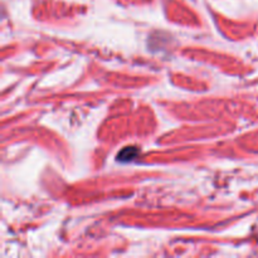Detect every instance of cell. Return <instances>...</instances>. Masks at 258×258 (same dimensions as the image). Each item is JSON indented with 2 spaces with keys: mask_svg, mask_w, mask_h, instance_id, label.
<instances>
[{
  "mask_svg": "<svg viewBox=\"0 0 258 258\" xmlns=\"http://www.w3.org/2000/svg\"><path fill=\"white\" fill-rule=\"evenodd\" d=\"M138 149L134 148V146H127L117 154V160L122 161V163H128V161H133L138 156Z\"/></svg>",
  "mask_w": 258,
  "mask_h": 258,
  "instance_id": "1",
  "label": "cell"
}]
</instances>
